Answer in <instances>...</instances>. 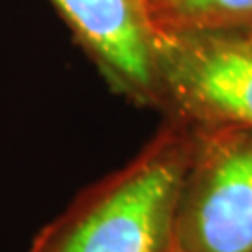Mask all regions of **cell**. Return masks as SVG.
<instances>
[{
  "label": "cell",
  "mask_w": 252,
  "mask_h": 252,
  "mask_svg": "<svg viewBox=\"0 0 252 252\" xmlns=\"http://www.w3.org/2000/svg\"><path fill=\"white\" fill-rule=\"evenodd\" d=\"M192 124L168 116L126 166L82 190L28 252H170Z\"/></svg>",
  "instance_id": "obj_1"
},
{
  "label": "cell",
  "mask_w": 252,
  "mask_h": 252,
  "mask_svg": "<svg viewBox=\"0 0 252 252\" xmlns=\"http://www.w3.org/2000/svg\"><path fill=\"white\" fill-rule=\"evenodd\" d=\"M192 127L194 144L181 181L172 251L252 252V129Z\"/></svg>",
  "instance_id": "obj_2"
},
{
  "label": "cell",
  "mask_w": 252,
  "mask_h": 252,
  "mask_svg": "<svg viewBox=\"0 0 252 252\" xmlns=\"http://www.w3.org/2000/svg\"><path fill=\"white\" fill-rule=\"evenodd\" d=\"M159 97L168 116L252 129V39L241 28L155 30Z\"/></svg>",
  "instance_id": "obj_3"
},
{
  "label": "cell",
  "mask_w": 252,
  "mask_h": 252,
  "mask_svg": "<svg viewBox=\"0 0 252 252\" xmlns=\"http://www.w3.org/2000/svg\"><path fill=\"white\" fill-rule=\"evenodd\" d=\"M107 82L142 107H159L155 30L146 0H51Z\"/></svg>",
  "instance_id": "obj_4"
},
{
  "label": "cell",
  "mask_w": 252,
  "mask_h": 252,
  "mask_svg": "<svg viewBox=\"0 0 252 252\" xmlns=\"http://www.w3.org/2000/svg\"><path fill=\"white\" fill-rule=\"evenodd\" d=\"M146 8L157 32L252 25V0H146Z\"/></svg>",
  "instance_id": "obj_5"
},
{
  "label": "cell",
  "mask_w": 252,
  "mask_h": 252,
  "mask_svg": "<svg viewBox=\"0 0 252 252\" xmlns=\"http://www.w3.org/2000/svg\"><path fill=\"white\" fill-rule=\"evenodd\" d=\"M241 30H245L249 36H251V39H252V25H249V27H245V28H241Z\"/></svg>",
  "instance_id": "obj_6"
},
{
  "label": "cell",
  "mask_w": 252,
  "mask_h": 252,
  "mask_svg": "<svg viewBox=\"0 0 252 252\" xmlns=\"http://www.w3.org/2000/svg\"><path fill=\"white\" fill-rule=\"evenodd\" d=\"M170 252H176V251H170Z\"/></svg>",
  "instance_id": "obj_7"
}]
</instances>
